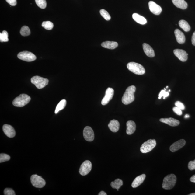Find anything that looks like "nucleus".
<instances>
[{
	"mask_svg": "<svg viewBox=\"0 0 195 195\" xmlns=\"http://www.w3.org/2000/svg\"><path fill=\"white\" fill-rule=\"evenodd\" d=\"M136 90V87L134 85L129 86L127 89L122 98V103L124 104L128 105L134 101Z\"/></svg>",
	"mask_w": 195,
	"mask_h": 195,
	"instance_id": "obj_1",
	"label": "nucleus"
},
{
	"mask_svg": "<svg viewBox=\"0 0 195 195\" xmlns=\"http://www.w3.org/2000/svg\"><path fill=\"white\" fill-rule=\"evenodd\" d=\"M176 182V177L174 174L168 175L163 179L162 188L165 190H171L174 187Z\"/></svg>",
	"mask_w": 195,
	"mask_h": 195,
	"instance_id": "obj_2",
	"label": "nucleus"
},
{
	"mask_svg": "<svg viewBox=\"0 0 195 195\" xmlns=\"http://www.w3.org/2000/svg\"><path fill=\"white\" fill-rule=\"evenodd\" d=\"M31 100L30 96L26 94H21L13 100V105L16 107H23L29 103Z\"/></svg>",
	"mask_w": 195,
	"mask_h": 195,
	"instance_id": "obj_3",
	"label": "nucleus"
},
{
	"mask_svg": "<svg viewBox=\"0 0 195 195\" xmlns=\"http://www.w3.org/2000/svg\"><path fill=\"white\" fill-rule=\"evenodd\" d=\"M127 68L131 72L138 75H142L145 72V69L140 64L131 62L127 65Z\"/></svg>",
	"mask_w": 195,
	"mask_h": 195,
	"instance_id": "obj_4",
	"label": "nucleus"
},
{
	"mask_svg": "<svg viewBox=\"0 0 195 195\" xmlns=\"http://www.w3.org/2000/svg\"><path fill=\"white\" fill-rule=\"evenodd\" d=\"M31 82L38 89H41L48 84L49 80L47 78L37 76L32 77L31 79Z\"/></svg>",
	"mask_w": 195,
	"mask_h": 195,
	"instance_id": "obj_5",
	"label": "nucleus"
},
{
	"mask_svg": "<svg viewBox=\"0 0 195 195\" xmlns=\"http://www.w3.org/2000/svg\"><path fill=\"white\" fill-rule=\"evenodd\" d=\"M156 140L150 139L145 142L140 148V151L142 153H146L154 149L156 146Z\"/></svg>",
	"mask_w": 195,
	"mask_h": 195,
	"instance_id": "obj_6",
	"label": "nucleus"
},
{
	"mask_svg": "<svg viewBox=\"0 0 195 195\" xmlns=\"http://www.w3.org/2000/svg\"><path fill=\"white\" fill-rule=\"evenodd\" d=\"M30 181L33 186L36 188H43L46 185L45 180L41 176L37 175H32Z\"/></svg>",
	"mask_w": 195,
	"mask_h": 195,
	"instance_id": "obj_7",
	"label": "nucleus"
},
{
	"mask_svg": "<svg viewBox=\"0 0 195 195\" xmlns=\"http://www.w3.org/2000/svg\"><path fill=\"white\" fill-rule=\"evenodd\" d=\"M18 58L26 61H33L37 59L36 56L33 53L28 51H24L18 54L17 55Z\"/></svg>",
	"mask_w": 195,
	"mask_h": 195,
	"instance_id": "obj_8",
	"label": "nucleus"
},
{
	"mask_svg": "<svg viewBox=\"0 0 195 195\" xmlns=\"http://www.w3.org/2000/svg\"><path fill=\"white\" fill-rule=\"evenodd\" d=\"M92 169V164L90 161H86L81 165L79 169V173L82 176L88 175Z\"/></svg>",
	"mask_w": 195,
	"mask_h": 195,
	"instance_id": "obj_9",
	"label": "nucleus"
},
{
	"mask_svg": "<svg viewBox=\"0 0 195 195\" xmlns=\"http://www.w3.org/2000/svg\"><path fill=\"white\" fill-rule=\"evenodd\" d=\"M114 91L113 88H108L106 91L105 95L101 102L102 105H106L109 103V102L113 98Z\"/></svg>",
	"mask_w": 195,
	"mask_h": 195,
	"instance_id": "obj_10",
	"label": "nucleus"
},
{
	"mask_svg": "<svg viewBox=\"0 0 195 195\" xmlns=\"http://www.w3.org/2000/svg\"><path fill=\"white\" fill-rule=\"evenodd\" d=\"M83 136L85 139L89 142H92L94 138V134L92 129L90 127L86 126L83 131Z\"/></svg>",
	"mask_w": 195,
	"mask_h": 195,
	"instance_id": "obj_11",
	"label": "nucleus"
},
{
	"mask_svg": "<svg viewBox=\"0 0 195 195\" xmlns=\"http://www.w3.org/2000/svg\"><path fill=\"white\" fill-rule=\"evenodd\" d=\"M173 53L181 61H186L188 59V54L184 50L175 49L174 50Z\"/></svg>",
	"mask_w": 195,
	"mask_h": 195,
	"instance_id": "obj_12",
	"label": "nucleus"
},
{
	"mask_svg": "<svg viewBox=\"0 0 195 195\" xmlns=\"http://www.w3.org/2000/svg\"><path fill=\"white\" fill-rule=\"evenodd\" d=\"M148 6L150 11L154 15H158L161 14L162 11V8L154 2L150 1L148 3Z\"/></svg>",
	"mask_w": 195,
	"mask_h": 195,
	"instance_id": "obj_13",
	"label": "nucleus"
},
{
	"mask_svg": "<svg viewBox=\"0 0 195 195\" xmlns=\"http://www.w3.org/2000/svg\"><path fill=\"white\" fill-rule=\"evenodd\" d=\"M3 130L5 134L9 138H13L16 135V132L14 129L10 125H4L3 127Z\"/></svg>",
	"mask_w": 195,
	"mask_h": 195,
	"instance_id": "obj_14",
	"label": "nucleus"
},
{
	"mask_svg": "<svg viewBox=\"0 0 195 195\" xmlns=\"http://www.w3.org/2000/svg\"><path fill=\"white\" fill-rule=\"evenodd\" d=\"M186 143L184 140L181 139L174 143L170 147V150L172 152H175L183 147Z\"/></svg>",
	"mask_w": 195,
	"mask_h": 195,
	"instance_id": "obj_15",
	"label": "nucleus"
},
{
	"mask_svg": "<svg viewBox=\"0 0 195 195\" xmlns=\"http://www.w3.org/2000/svg\"><path fill=\"white\" fill-rule=\"evenodd\" d=\"M160 121L172 127L178 126L179 124V120L172 117L169 118H161L160 119Z\"/></svg>",
	"mask_w": 195,
	"mask_h": 195,
	"instance_id": "obj_16",
	"label": "nucleus"
},
{
	"mask_svg": "<svg viewBox=\"0 0 195 195\" xmlns=\"http://www.w3.org/2000/svg\"><path fill=\"white\" fill-rule=\"evenodd\" d=\"M177 41L179 44H183L185 41V37L184 33L179 29H176L174 32Z\"/></svg>",
	"mask_w": 195,
	"mask_h": 195,
	"instance_id": "obj_17",
	"label": "nucleus"
},
{
	"mask_svg": "<svg viewBox=\"0 0 195 195\" xmlns=\"http://www.w3.org/2000/svg\"><path fill=\"white\" fill-rule=\"evenodd\" d=\"M143 48L144 53L148 57H154L155 54L154 50L148 44L144 43L143 44Z\"/></svg>",
	"mask_w": 195,
	"mask_h": 195,
	"instance_id": "obj_18",
	"label": "nucleus"
},
{
	"mask_svg": "<svg viewBox=\"0 0 195 195\" xmlns=\"http://www.w3.org/2000/svg\"><path fill=\"white\" fill-rule=\"evenodd\" d=\"M136 129V125L134 121L130 120L127 123L126 133L127 134L131 135L134 134Z\"/></svg>",
	"mask_w": 195,
	"mask_h": 195,
	"instance_id": "obj_19",
	"label": "nucleus"
},
{
	"mask_svg": "<svg viewBox=\"0 0 195 195\" xmlns=\"http://www.w3.org/2000/svg\"><path fill=\"white\" fill-rule=\"evenodd\" d=\"M146 178L145 174H142L136 177L132 184V186L133 188H136L137 187L139 186L143 183L145 179Z\"/></svg>",
	"mask_w": 195,
	"mask_h": 195,
	"instance_id": "obj_20",
	"label": "nucleus"
},
{
	"mask_svg": "<svg viewBox=\"0 0 195 195\" xmlns=\"http://www.w3.org/2000/svg\"><path fill=\"white\" fill-rule=\"evenodd\" d=\"M108 127L112 132H117L119 130L120 123L117 120L113 119L110 121Z\"/></svg>",
	"mask_w": 195,
	"mask_h": 195,
	"instance_id": "obj_21",
	"label": "nucleus"
},
{
	"mask_svg": "<svg viewBox=\"0 0 195 195\" xmlns=\"http://www.w3.org/2000/svg\"><path fill=\"white\" fill-rule=\"evenodd\" d=\"M102 47L109 49H114L118 46L117 42L107 41L102 42L101 44Z\"/></svg>",
	"mask_w": 195,
	"mask_h": 195,
	"instance_id": "obj_22",
	"label": "nucleus"
},
{
	"mask_svg": "<svg viewBox=\"0 0 195 195\" xmlns=\"http://www.w3.org/2000/svg\"><path fill=\"white\" fill-rule=\"evenodd\" d=\"M173 4L179 8L182 9H186L188 7V4L184 0H172Z\"/></svg>",
	"mask_w": 195,
	"mask_h": 195,
	"instance_id": "obj_23",
	"label": "nucleus"
},
{
	"mask_svg": "<svg viewBox=\"0 0 195 195\" xmlns=\"http://www.w3.org/2000/svg\"><path fill=\"white\" fill-rule=\"evenodd\" d=\"M132 17L134 20L139 24L144 25L147 23L146 19L138 13H134L132 15Z\"/></svg>",
	"mask_w": 195,
	"mask_h": 195,
	"instance_id": "obj_24",
	"label": "nucleus"
},
{
	"mask_svg": "<svg viewBox=\"0 0 195 195\" xmlns=\"http://www.w3.org/2000/svg\"><path fill=\"white\" fill-rule=\"evenodd\" d=\"M179 27L183 29L184 31L189 32L190 30V27L188 22L185 20H181L179 23Z\"/></svg>",
	"mask_w": 195,
	"mask_h": 195,
	"instance_id": "obj_25",
	"label": "nucleus"
},
{
	"mask_svg": "<svg viewBox=\"0 0 195 195\" xmlns=\"http://www.w3.org/2000/svg\"><path fill=\"white\" fill-rule=\"evenodd\" d=\"M123 185V181L121 179H116L115 180L112 182L111 186L112 188L117 190L120 188Z\"/></svg>",
	"mask_w": 195,
	"mask_h": 195,
	"instance_id": "obj_26",
	"label": "nucleus"
},
{
	"mask_svg": "<svg viewBox=\"0 0 195 195\" xmlns=\"http://www.w3.org/2000/svg\"><path fill=\"white\" fill-rule=\"evenodd\" d=\"M67 104L66 100L65 99H63L61 100L59 103L58 104L56 108V109L55 112V114H57L58 112L61 110L63 109L66 106Z\"/></svg>",
	"mask_w": 195,
	"mask_h": 195,
	"instance_id": "obj_27",
	"label": "nucleus"
},
{
	"mask_svg": "<svg viewBox=\"0 0 195 195\" xmlns=\"http://www.w3.org/2000/svg\"><path fill=\"white\" fill-rule=\"evenodd\" d=\"M20 33L23 36H27L30 34V30L28 26H24L21 28Z\"/></svg>",
	"mask_w": 195,
	"mask_h": 195,
	"instance_id": "obj_28",
	"label": "nucleus"
},
{
	"mask_svg": "<svg viewBox=\"0 0 195 195\" xmlns=\"http://www.w3.org/2000/svg\"><path fill=\"white\" fill-rule=\"evenodd\" d=\"M8 33L5 30H4L2 33H0V41L2 42L8 41Z\"/></svg>",
	"mask_w": 195,
	"mask_h": 195,
	"instance_id": "obj_29",
	"label": "nucleus"
},
{
	"mask_svg": "<svg viewBox=\"0 0 195 195\" xmlns=\"http://www.w3.org/2000/svg\"><path fill=\"white\" fill-rule=\"evenodd\" d=\"M42 26L46 30H51L54 27L53 23L50 21L44 22L42 23Z\"/></svg>",
	"mask_w": 195,
	"mask_h": 195,
	"instance_id": "obj_30",
	"label": "nucleus"
},
{
	"mask_svg": "<svg viewBox=\"0 0 195 195\" xmlns=\"http://www.w3.org/2000/svg\"><path fill=\"white\" fill-rule=\"evenodd\" d=\"M100 13L101 16L103 17L106 20L109 21L111 19V16L107 11L104 9H102L100 11Z\"/></svg>",
	"mask_w": 195,
	"mask_h": 195,
	"instance_id": "obj_31",
	"label": "nucleus"
},
{
	"mask_svg": "<svg viewBox=\"0 0 195 195\" xmlns=\"http://www.w3.org/2000/svg\"><path fill=\"white\" fill-rule=\"evenodd\" d=\"M36 4L40 9H45L47 5L46 0H35Z\"/></svg>",
	"mask_w": 195,
	"mask_h": 195,
	"instance_id": "obj_32",
	"label": "nucleus"
},
{
	"mask_svg": "<svg viewBox=\"0 0 195 195\" xmlns=\"http://www.w3.org/2000/svg\"><path fill=\"white\" fill-rule=\"evenodd\" d=\"M10 156L7 154L2 153L0 154V163L9 161Z\"/></svg>",
	"mask_w": 195,
	"mask_h": 195,
	"instance_id": "obj_33",
	"label": "nucleus"
},
{
	"mask_svg": "<svg viewBox=\"0 0 195 195\" xmlns=\"http://www.w3.org/2000/svg\"><path fill=\"white\" fill-rule=\"evenodd\" d=\"M169 95V92L166 91L165 90H162L160 92L159 95V99H161L162 96H163V99H165V98L168 97Z\"/></svg>",
	"mask_w": 195,
	"mask_h": 195,
	"instance_id": "obj_34",
	"label": "nucleus"
},
{
	"mask_svg": "<svg viewBox=\"0 0 195 195\" xmlns=\"http://www.w3.org/2000/svg\"><path fill=\"white\" fill-rule=\"evenodd\" d=\"M4 193L5 195H15V193L12 189L11 188H5L4 191Z\"/></svg>",
	"mask_w": 195,
	"mask_h": 195,
	"instance_id": "obj_35",
	"label": "nucleus"
},
{
	"mask_svg": "<svg viewBox=\"0 0 195 195\" xmlns=\"http://www.w3.org/2000/svg\"><path fill=\"white\" fill-rule=\"evenodd\" d=\"M188 167L189 169L191 171L195 170V159L193 161H191L189 162Z\"/></svg>",
	"mask_w": 195,
	"mask_h": 195,
	"instance_id": "obj_36",
	"label": "nucleus"
},
{
	"mask_svg": "<svg viewBox=\"0 0 195 195\" xmlns=\"http://www.w3.org/2000/svg\"><path fill=\"white\" fill-rule=\"evenodd\" d=\"M173 110L177 115L181 116L182 115V110L177 107H173Z\"/></svg>",
	"mask_w": 195,
	"mask_h": 195,
	"instance_id": "obj_37",
	"label": "nucleus"
},
{
	"mask_svg": "<svg viewBox=\"0 0 195 195\" xmlns=\"http://www.w3.org/2000/svg\"><path fill=\"white\" fill-rule=\"evenodd\" d=\"M175 105L176 107H178L181 110H184L185 109V106L182 103L179 101H177L175 102Z\"/></svg>",
	"mask_w": 195,
	"mask_h": 195,
	"instance_id": "obj_38",
	"label": "nucleus"
},
{
	"mask_svg": "<svg viewBox=\"0 0 195 195\" xmlns=\"http://www.w3.org/2000/svg\"><path fill=\"white\" fill-rule=\"evenodd\" d=\"M8 3L12 6H15L16 5V0H5Z\"/></svg>",
	"mask_w": 195,
	"mask_h": 195,
	"instance_id": "obj_39",
	"label": "nucleus"
},
{
	"mask_svg": "<svg viewBox=\"0 0 195 195\" xmlns=\"http://www.w3.org/2000/svg\"><path fill=\"white\" fill-rule=\"evenodd\" d=\"M192 42L193 45L195 46V31L193 33L192 36Z\"/></svg>",
	"mask_w": 195,
	"mask_h": 195,
	"instance_id": "obj_40",
	"label": "nucleus"
},
{
	"mask_svg": "<svg viewBox=\"0 0 195 195\" xmlns=\"http://www.w3.org/2000/svg\"><path fill=\"white\" fill-rule=\"evenodd\" d=\"M191 182L195 183V175H193L190 179Z\"/></svg>",
	"mask_w": 195,
	"mask_h": 195,
	"instance_id": "obj_41",
	"label": "nucleus"
},
{
	"mask_svg": "<svg viewBox=\"0 0 195 195\" xmlns=\"http://www.w3.org/2000/svg\"><path fill=\"white\" fill-rule=\"evenodd\" d=\"M98 195H107V194H106V193L104 192L103 191H102L101 192H100L99 194H98Z\"/></svg>",
	"mask_w": 195,
	"mask_h": 195,
	"instance_id": "obj_42",
	"label": "nucleus"
},
{
	"mask_svg": "<svg viewBox=\"0 0 195 195\" xmlns=\"http://www.w3.org/2000/svg\"><path fill=\"white\" fill-rule=\"evenodd\" d=\"M190 115H189L188 114H186L185 116L184 117L185 118V119H187L188 118L190 117Z\"/></svg>",
	"mask_w": 195,
	"mask_h": 195,
	"instance_id": "obj_43",
	"label": "nucleus"
},
{
	"mask_svg": "<svg viewBox=\"0 0 195 195\" xmlns=\"http://www.w3.org/2000/svg\"><path fill=\"white\" fill-rule=\"evenodd\" d=\"M189 195H195V193H192L189 194Z\"/></svg>",
	"mask_w": 195,
	"mask_h": 195,
	"instance_id": "obj_44",
	"label": "nucleus"
},
{
	"mask_svg": "<svg viewBox=\"0 0 195 195\" xmlns=\"http://www.w3.org/2000/svg\"><path fill=\"white\" fill-rule=\"evenodd\" d=\"M171 92V90H169V91H168V92Z\"/></svg>",
	"mask_w": 195,
	"mask_h": 195,
	"instance_id": "obj_45",
	"label": "nucleus"
},
{
	"mask_svg": "<svg viewBox=\"0 0 195 195\" xmlns=\"http://www.w3.org/2000/svg\"><path fill=\"white\" fill-rule=\"evenodd\" d=\"M164 90H165V91H166V89H165V88L164 89Z\"/></svg>",
	"mask_w": 195,
	"mask_h": 195,
	"instance_id": "obj_46",
	"label": "nucleus"
},
{
	"mask_svg": "<svg viewBox=\"0 0 195 195\" xmlns=\"http://www.w3.org/2000/svg\"><path fill=\"white\" fill-rule=\"evenodd\" d=\"M168 88V86H167V88Z\"/></svg>",
	"mask_w": 195,
	"mask_h": 195,
	"instance_id": "obj_47",
	"label": "nucleus"
}]
</instances>
